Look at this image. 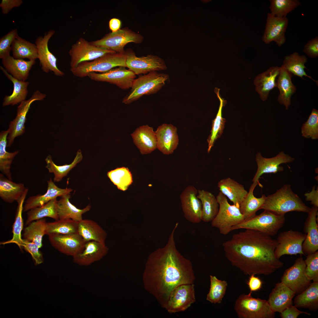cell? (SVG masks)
I'll return each instance as SVG.
<instances>
[{
  "instance_id": "cell-42",
  "label": "cell",
  "mask_w": 318,
  "mask_h": 318,
  "mask_svg": "<svg viewBox=\"0 0 318 318\" xmlns=\"http://www.w3.org/2000/svg\"><path fill=\"white\" fill-rule=\"evenodd\" d=\"M47 223L45 218L30 223L24 229L23 239L35 243L40 248L42 247L43 237L46 235Z\"/></svg>"
},
{
  "instance_id": "cell-49",
  "label": "cell",
  "mask_w": 318,
  "mask_h": 318,
  "mask_svg": "<svg viewBox=\"0 0 318 318\" xmlns=\"http://www.w3.org/2000/svg\"><path fill=\"white\" fill-rule=\"evenodd\" d=\"M210 285L206 300L213 304H220L225 295L228 284L226 281L218 279L216 276L210 275Z\"/></svg>"
},
{
  "instance_id": "cell-32",
  "label": "cell",
  "mask_w": 318,
  "mask_h": 318,
  "mask_svg": "<svg viewBox=\"0 0 318 318\" xmlns=\"http://www.w3.org/2000/svg\"><path fill=\"white\" fill-rule=\"evenodd\" d=\"M218 187L220 192L238 208L248 192L242 184L230 178L221 180Z\"/></svg>"
},
{
  "instance_id": "cell-29",
  "label": "cell",
  "mask_w": 318,
  "mask_h": 318,
  "mask_svg": "<svg viewBox=\"0 0 318 318\" xmlns=\"http://www.w3.org/2000/svg\"><path fill=\"white\" fill-rule=\"evenodd\" d=\"M293 75L282 65L276 82L279 94L278 97L279 103L283 105L286 110H288L291 103V97L296 90L295 86L292 83V78Z\"/></svg>"
},
{
  "instance_id": "cell-48",
  "label": "cell",
  "mask_w": 318,
  "mask_h": 318,
  "mask_svg": "<svg viewBox=\"0 0 318 318\" xmlns=\"http://www.w3.org/2000/svg\"><path fill=\"white\" fill-rule=\"evenodd\" d=\"M107 175L117 188L123 191L127 190L132 182V174L127 168H118L108 172Z\"/></svg>"
},
{
  "instance_id": "cell-53",
  "label": "cell",
  "mask_w": 318,
  "mask_h": 318,
  "mask_svg": "<svg viewBox=\"0 0 318 318\" xmlns=\"http://www.w3.org/2000/svg\"><path fill=\"white\" fill-rule=\"evenodd\" d=\"M306 272L309 278L313 282H318V251L307 255L304 260Z\"/></svg>"
},
{
  "instance_id": "cell-50",
  "label": "cell",
  "mask_w": 318,
  "mask_h": 318,
  "mask_svg": "<svg viewBox=\"0 0 318 318\" xmlns=\"http://www.w3.org/2000/svg\"><path fill=\"white\" fill-rule=\"evenodd\" d=\"M270 13L279 17H286L287 15L300 6L299 0H271Z\"/></svg>"
},
{
  "instance_id": "cell-38",
  "label": "cell",
  "mask_w": 318,
  "mask_h": 318,
  "mask_svg": "<svg viewBox=\"0 0 318 318\" xmlns=\"http://www.w3.org/2000/svg\"><path fill=\"white\" fill-rule=\"evenodd\" d=\"M296 307L315 311L318 308V282H313L294 300Z\"/></svg>"
},
{
  "instance_id": "cell-40",
  "label": "cell",
  "mask_w": 318,
  "mask_h": 318,
  "mask_svg": "<svg viewBox=\"0 0 318 318\" xmlns=\"http://www.w3.org/2000/svg\"><path fill=\"white\" fill-rule=\"evenodd\" d=\"M28 191V189L26 188L20 198L17 202L18 205L15 219L12 227V238L9 240L1 242V244L14 243L16 244L20 249L22 247L23 239L21 238V233L24 226L22 213L23 211L24 202Z\"/></svg>"
},
{
  "instance_id": "cell-35",
  "label": "cell",
  "mask_w": 318,
  "mask_h": 318,
  "mask_svg": "<svg viewBox=\"0 0 318 318\" xmlns=\"http://www.w3.org/2000/svg\"><path fill=\"white\" fill-rule=\"evenodd\" d=\"M0 68L4 75L12 82L13 85V92L10 95L6 96L5 97L2 103L3 106H13L20 103L25 100L28 93L27 88L29 84V82L15 79L2 66H0Z\"/></svg>"
},
{
  "instance_id": "cell-22",
  "label": "cell",
  "mask_w": 318,
  "mask_h": 318,
  "mask_svg": "<svg viewBox=\"0 0 318 318\" xmlns=\"http://www.w3.org/2000/svg\"><path fill=\"white\" fill-rule=\"evenodd\" d=\"M318 207L313 206L304 222V231L306 236L302 246L304 254L313 253L318 250Z\"/></svg>"
},
{
  "instance_id": "cell-43",
  "label": "cell",
  "mask_w": 318,
  "mask_h": 318,
  "mask_svg": "<svg viewBox=\"0 0 318 318\" xmlns=\"http://www.w3.org/2000/svg\"><path fill=\"white\" fill-rule=\"evenodd\" d=\"M13 57L16 59L27 58L35 60L38 58L37 49L35 44L32 43L19 36L11 45Z\"/></svg>"
},
{
  "instance_id": "cell-54",
  "label": "cell",
  "mask_w": 318,
  "mask_h": 318,
  "mask_svg": "<svg viewBox=\"0 0 318 318\" xmlns=\"http://www.w3.org/2000/svg\"><path fill=\"white\" fill-rule=\"evenodd\" d=\"M22 246L31 254L36 264H39L43 263L42 255L39 250L40 248L36 244L23 239Z\"/></svg>"
},
{
  "instance_id": "cell-20",
  "label": "cell",
  "mask_w": 318,
  "mask_h": 318,
  "mask_svg": "<svg viewBox=\"0 0 318 318\" xmlns=\"http://www.w3.org/2000/svg\"><path fill=\"white\" fill-rule=\"evenodd\" d=\"M50 244L57 250L73 257L82 249L85 241L78 233L48 236Z\"/></svg>"
},
{
  "instance_id": "cell-36",
  "label": "cell",
  "mask_w": 318,
  "mask_h": 318,
  "mask_svg": "<svg viewBox=\"0 0 318 318\" xmlns=\"http://www.w3.org/2000/svg\"><path fill=\"white\" fill-rule=\"evenodd\" d=\"M26 188L23 183H15L0 173V197L5 202L8 203L17 202Z\"/></svg>"
},
{
  "instance_id": "cell-56",
  "label": "cell",
  "mask_w": 318,
  "mask_h": 318,
  "mask_svg": "<svg viewBox=\"0 0 318 318\" xmlns=\"http://www.w3.org/2000/svg\"><path fill=\"white\" fill-rule=\"evenodd\" d=\"M303 314L308 315H311L307 312L299 310L297 307L292 305L281 313V316L282 318H297L299 315Z\"/></svg>"
},
{
  "instance_id": "cell-44",
  "label": "cell",
  "mask_w": 318,
  "mask_h": 318,
  "mask_svg": "<svg viewBox=\"0 0 318 318\" xmlns=\"http://www.w3.org/2000/svg\"><path fill=\"white\" fill-rule=\"evenodd\" d=\"M307 61V59L306 56L300 55L299 53L295 52L285 57L282 66L293 75L302 78L305 76L316 81L311 76L307 75L304 71V69L307 68L305 64Z\"/></svg>"
},
{
  "instance_id": "cell-17",
  "label": "cell",
  "mask_w": 318,
  "mask_h": 318,
  "mask_svg": "<svg viewBox=\"0 0 318 318\" xmlns=\"http://www.w3.org/2000/svg\"><path fill=\"white\" fill-rule=\"evenodd\" d=\"M197 193L196 188L190 185L184 189L180 196L184 216L187 220L194 223L202 221V204L197 197Z\"/></svg>"
},
{
  "instance_id": "cell-16",
  "label": "cell",
  "mask_w": 318,
  "mask_h": 318,
  "mask_svg": "<svg viewBox=\"0 0 318 318\" xmlns=\"http://www.w3.org/2000/svg\"><path fill=\"white\" fill-rule=\"evenodd\" d=\"M87 77L92 80L108 82L115 85L121 89L126 90L131 88L136 76L129 69L119 67L104 73L91 72Z\"/></svg>"
},
{
  "instance_id": "cell-51",
  "label": "cell",
  "mask_w": 318,
  "mask_h": 318,
  "mask_svg": "<svg viewBox=\"0 0 318 318\" xmlns=\"http://www.w3.org/2000/svg\"><path fill=\"white\" fill-rule=\"evenodd\" d=\"M302 136L305 138H318V110L313 108L307 121L301 128Z\"/></svg>"
},
{
  "instance_id": "cell-58",
  "label": "cell",
  "mask_w": 318,
  "mask_h": 318,
  "mask_svg": "<svg viewBox=\"0 0 318 318\" xmlns=\"http://www.w3.org/2000/svg\"><path fill=\"white\" fill-rule=\"evenodd\" d=\"M254 274L250 275L247 284L250 289L249 294H251L252 292H255L259 290L261 287L262 282L258 277L255 276Z\"/></svg>"
},
{
  "instance_id": "cell-39",
  "label": "cell",
  "mask_w": 318,
  "mask_h": 318,
  "mask_svg": "<svg viewBox=\"0 0 318 318\" xmlns=\"http://www.w3.org/2000/svg\"><path fill=\"white\" fill-rule=\"evenodd\" d=\"M220 90V89L216 87L214 90L217 97L219 99L220 103L216 116L215 119L212 120L211 134L207 139L208 153L210 152L212 147L213 146L216 140L220 138L222 134L226 121L225 119L222 117V111L223 107L226 105L227 101L221 97L219 92Z\"/></svg>"
},
{
  "instance_id": "cell-13",
  "label": "cell",
  "mask_w": 318,
  "mask_h": 318,
  "mask_svg": "<svg viewBox=\"0 0 318 318\" xmlns=\"http://www.w3.org/2000/svg\"><path fill=\"white\" fill-rule=\"evenodd\" d=\"M126 66L136 74L166 70V65L159 57L153 55L138 57L131 50L125 51Z\"/></svg>"
},
{
  "instance_id": "cell-41",
  "label": "cell",
  "mask_w": 318,
  "mask_h": 318,
  "mask_svg": "<svg viewBox=\"0 0 318 318\" xmlns=\"http://www.w3.org/2000/svg\"><path fill=\"white\" fill-rule=\"evenodd\" d=\"M8 134V130L2 131L0 133V171L7 178L12 180L11 164L14 157L19 153V151L16 150L13 152L6 151Z\"/></svg>"
},
{
  "instance_id": "cell-25",
  "label": "cell",
  "mask_w": 318,
  "mask_h": 318,
  "mask_svg": "<svg viewBox=\"0 0 318 318\" xmlns=\"http://www.w3.org/2000/svg\"><path fill=\"white\" fill-rule=\"evenodd\" d=\"M295 293L289 287L281 282L276 284L270 293L267 301L271 310L274 312L281 313L292 305V299Z\"/></svg>"
},
{
  "instance_id": "cell-15",
  "label": "cell",
  "mask_w": 318,
  "mask_h": 318,
  "mask_svg": "<svg viewBox=\"0 0 318 318\" xmlns=\"http://www.w3.org/2000/svg\"><path fill=\"white\" fill-rule=\"evenodd\" d=\"M196 301L194 284H182L171 292L165 309L170 313L184 311Z\"/></svg>"
},
{
  "instance_id": "cell-19",
  "label": "cell",
  "mask_w": 318,
  "mask_h": 318,
  "mask_svg": "<svg viewBox=\"0 0 318 318\" xmlns=\"http://www.w3.org/2000/svg\"><path fill=\"white\" fill-rule=\"evenodd\" d=\"M287 17H279L268 13L265 29L262 39L266 44L275 42L279 47L286 40L285 33L288 24Z\"/></svg>"
},
{
  "instance_id": "cell-46",
  "label": "cell",
  "mask_w": 318,
  "mask_h": 318,
  "mask_svg": "<svg viewBox=\"0 0 318 318\" xmlns=\"http://www.w3.org/2000/svg\"><path fill=\"white\" fill-rule=\"evenodd\" d=\"M82 158L81 151L79 150L77 151L74 159L71 164L57 165L52 160L51 155H49L45 159L47 165L45 167L49 173L54 174V181L59 182L67 176L69 172L82 160Z\"/></svg>"
},
{
  "instance_id": "cell-9",
  "label": "cell",
  "mask_w": 318,
  "mask_h": 318,
  "mask_svg": "<svg viewBox=\"0 0 318 318\" xmlns=\"http://www.w3.org/2000/svg\"><path fill=\"white\" fill-rule=\"evenodd\" d=\"M143 38L140 34L127 28L120 29L106 35L102 38L90 42L95 46L105 48L116 53L125 52V46L129 42L141 43Z\"/></svg>"
},
{
  "instance_id": "cell-18",
  "label": "cell",
  "mask_w": 318,
  "mask_h": 318,
  "mask_svg": "<svg viewBox=\"0 0 318 318\" xmlns=\"http://www.w3.org/2000/svg\"><path fill=\"white\" fill-rule=\"evenodd\" d=\"M55 31L50 30L46 32L43 37H38L35 42L37 49L38 58L42 70L46 73L50 71L58 76L64 75V72L57 67L56 57L50 52L48 47L49 41Z\"/></svg>"
},
{
  "instance_id": "cell-1",
  "label": "cell",
  "mask_w": 318,
  "mask_h": 318,
  "mask_svg": "<svg viewBox=\"0 0 318 318\" xmlns=\"http://www.w3.org/2000/svg\"><path fill=\"white\" fill-rule=\"evenodd\" d=\"M178 225L175 223L166 245L150 255L143 274L145 289L164 309L174 289L182 284H194L196 279L191 261L176 246L174 235Z\"/></svg>"
},
{
  "instance_id": "cell-33",
  "label": "cell",
  "mask_w": 318,
  "mask_h": 318,
  "mask_svg": "<svg viewBox=\"0 0 318 318\" xmlns=\"http://www.w3.org/2000/svg\"><path fill=\"white\" fill-rule=\"evenodd\" d=\"M57 203V207L59 219H71L79 222L83 219V214L89 211L91 208L90 205L82 209L77 208L69 201L70 194L64 195Z\"/></svg>"
},
{
  "instance_id": "cell-27",
  "label": "cell",
  "mask_w": 318,
  "mask_h": 318,
  "mask_svg": "<svg viewBox=\"0 0 318 318\" xmlns=\"http://www.w3.org/2000/svg\"><path fill=\"white\" fill-rule=\"evenodd\" d=\"M131 135L134 143L142 154L150 153L157 148L155 131L148 125L138 127Z\"/></svg>"
},
{
  "instance_id": "cell-26",
  "label": "cell",
  "mask_w": 318,
  "mask_h": 318,
  "mask_svg": "<svg viewBox=\"0 0 318 318\" xmlns=\"http://www.w3.org/2000/svg\"><path fill=\"white\" fill-rule=\"evenodd\" d=\"M46 192L43 195L38 194L31 196L25 201L23 211H28L31 209L41 206L51 200L67 194H70L72 189L67 188H61L57 186L52 178L47 181Z\"/></svg>"
},
{
  "instance_id": "cell-2",
  "label": "cell",
  "mask_w": 318,
  "mask_h": 318,
  "mask_svg": "<svg viewBox=\"0 0 318 318\" xmlns=\"http://www.w3.org/2000/svg\"><path fill=\"white\" fill-rule=\"evenodd\" d=\"M276 240L259 231L246 229L223 243L226 258L246 275L271 274L284 263L276 256Z\"/></svg>"
},
{
  "instance_id": "cell-11",
  "label": "cell",
  "mask_w": 318,
  "mask_h": 318,
  "mask_svg": "<svg viewBox=\"0 0 318 318\" xmlns=\"http://www.w3.org/2000/svg\"><path fill=\"white\" fill-rule=\"evenodd\" d=\"M306 264L302 256L297 258L294 264L285 270L281 278V282L297 294H299L311 284V280L306 272Z\"/></svg>"
},
{
  "instance_id": "cell-45",
  "label": "cell",
  "mask_w": 318,
  "mask_h": 318,
  "mask_svg": "<svg viewBox=\"0 0 318 318\" xmlns=\"http://www.w3.org/2000/svg\"><path fill=\"white\" fill-rule=\"evenodd\" d=\"M57 198L54 199L44 205L28 211L25 225L46 217L52 218L55 220L59 219L58 216Z\"/></svg>"
},
{
  "instance_id": "cell-60",
  "label": "cell",
  "mask_w": 318,
  "mask_h": 318,
  "mask_svg": "<svg viewBox=\"0 0 318 318\" xmlns=\"http://www.w3.org/2000/svg\"><path fill=\"white\" fill-rule=\"evenodd\" d=\"M121 25V21L119 19L113 18L109 22V27L112 32H115L120 29Z\"/></svg>"
},
{
  "instance_id": "cell-34",
  "label": "cell",
  "mask_w": 318,
  "mask_h": 318,
  "mask_svg": "<svg viewBox=\"0 0 318 318\" xmlns=\"http://www.w3.org/2000/svg\"><path fill=\"white\" fill-rule=\"evenodd\" d=\"M77 233L86 242L95 241L105 244L106 232L92 220L82 219L79 222Z\"/></svg>"
},
{
  "instance_id": "cell-8",
  "label": "cell",
  "mask_w": 318,
  "mask_h": 318,
  "mask_svg": "<svg viewBox=\"0 0 318 318\" xmlns=\"http://www.w3.org/2000/svg\"><path fill=\"white\" fill-rule=\"evenodd\" d=\"M234 309L240 318H274L275 313L267 301L252 297L251 294H242L236 300Z\"/></svg>"
},
{
  "instance_id": "cell-7",
  "label": "cell",
  "mask_w": 318,
  "mask_h": 318,
  "mask_svg": "<svg viewBox=\"0 0 318 318\" xmlns=\"http://www.w3.org/2000/svg\"><path fill=\"white\" fill-rule=\"evenodd\" d=\"M285 221L284 215L264 210L260 214L232 227L231 230L252 229L272 236L277 234L283 226Z\"/></svg>"
},
{
  "instance_id": "cell-6",
  "label": "cell",
  "mask_w": 318,
  "mask_h": 318,
  "mask_svg": "<svg viewBox=\"0 0 318 318\" xmlns=\"http://www.w3.org/2000/svg\"><path fill=\"white\" fill-rule=\"evenodd\" d=\"M219 205L216 216L211 221L212 227L217 228L220 233L226 235L231 231L232 227L244 221L239 208L231 205L227 197L220 192L216 197Z\"/></svg>"
},
{
  "instance_id": "cell-57",
  "label": "cell",
  "mask_w": 318,
  "mask_h": 318,
  "mask_svg": "<svg viewBox=\"0 0 318 318\" xmlns=\"http://www.w3.org/2000/svg\"><path fill=\"white\" fill-rule=\"evenodd\" d=\"M21 0H2L0 4L2 13L6 14L14 8L19 7L22 4Z\"/></svg>"
},
{
  "instance_id": "cell-21",
  "label": "cell",
  "mask_w": 318,
  "mask_h": 318,
  "mask_svg": "<svg viewBox=\"0 0 318 318\" xmlns=\"http://www.w3.org/2000/svg\"><path fill=\"white\" fill-rule=\"evenodd\" d=\"M294 160V158L281 151L275 156L271 158H265L260 153H258L256 157L257 164L256 172L252 179V182L259 181L260 176L264 173H276L284 170V168L279 165L282 163H292Z\"/></svg>"
},
{
  "instance_id": "cell-52",
  "label": "cell",
  "mask_w": 318,
  "mask_h": 318,
  "mask_svg": "<svg viewBox=\"0 0 318 318\" xmlns=\"http://www.w3.org/2000/svg\"><path fill=\"white\" fill-rule=\"evenodd\" d=\"M19 36L17 30L14 29L0 39V59H3L10 55L12 44Z\"/></svg>"
},
{
  "instance_id": "cell-4",
  "label": "cell",
  "mask_w": 318,
  "mask_h": 318,
  "mask_svg": "<svg viewBox=\"0 0 318 318\" xmlns=\"http://www.w3.org/2000/svg\"><path fill=\"white\" fill-rule=\"evenodd\" d=\"M169 77L167 74L154 71L135 79L130 92L123 99L122 103L129 104L143 95L156 93L164 85Z\"/></svg>"
},
{
  "instance_id": "cell-12",
  "label": "cell",
  "mask_w": 318,
  "mask_h": 318,
  "mask_svg": "<svg viewBox=\"0 0 318 318\" xmlns=\"http://www.w3.org/2000/svg\"><path fill=\"white\" fill-rule=\"evenodd\" d=\"M45 94L39 90L35 91L30 99L21 102L17 107L16 115L15 118L11 121L7 129L8 134L7 137V147L11 146L15 138L21 135L25 132V124L26 116L31 104L37 100H42L46 97Z\"/></svg>"
},
{
  "instance_id": "cell-24",
  "label": "cell",
  "mask_w": 318,
  "mask_h": 318,
  "mask_svg": "<svg viewBox=\"0 0 318 318\" xmlns=\"http://www.w3.org/2000/svg\"><path fill=\"white\" fill-rule=\"evenodd\" d=\"M177 130L172 124H163L155 131L157 148L163 154H171L176 149L179 141Z\"/></svg>"
},
{
  "instance_id": "cell-5",
  "label": "cell",
  "mask_w": 318,
  "mask_h": 318,
  "mask_svg": "<svg viewBox=\"0 0 318 318\" xmlns=\"http://www.w3.org/2000/svg\"><path fill=\"white\" fill-rule=\"evenodd\" d=\"M126 58L125 51L122 53H109L93 61L82 63L70 70L74 75L84 77L91 72L102 73L117 67H126Z\"/></svg>"
},
{
  "instance_id": "cell-31",
  "label": "cell",
  "mask_w": 318,
  "mask_h": 318,
  "mask_svg": "<svg viewBox=\"0 0 318 318\" xmlns=\"http://www.w3.org/2000/svg\"><path fill=\"white\" fill-rule=\"evenodd\" d=\"M257 185L261 187L262 186L259 181L253 182L246 196L243 200L239 207L243 215L244 221L249 220L255 216L256 212L261 209L266 197L264 195L260 198H256L254 195V190Z\"/></svg>"
},
{
  "instance_id": "cell-14",
  "label": "cell",
  "mask_w": 318,
  "mask_h": 318,
  "mask_svg": "<svg viewBox=\"0 0 318 318\" xmlns=\"http://www.w3.org/2000/svg\"><path fill=\"white\" fill-rule=\"evenodd\" d=\"M305 233L290 230L280 233L276 240L278 243L275 254L278 259L284 255L304 254L302 244L306 237Z\"/></svg>"
},
{
  "instance_id": "cell-47",
  "label": "cell",
  "mask_w": 318,
  "mask_h": 318,
  "mask_svg": "<svg viewBox=\"0 0 318 318\" xmlns=\"http://www.w3.org/2000/svg\"><path fill=\"white\" fill-rule=\"evenodd\" d=\"M78 224V222L71 219H59L47 223L46 235L77 233Z\"/></svg>"
},
{
  "instance_id": "cell-59",
  "label": "cell",
  "mask_w": 318,
  "mask_h": 318,
  "mask_svg": "<svg viewBox=\"0 0 318 318\" xmlns=\"http://www.w3.org/2000/svg\"><path fill=\"white\" fill-rule=\"evenodd\" d=\"M306 197V200L310 201V203L313 206L318 207V187L315 189V185L314 186L312 191L306 193L304 194Z\"/></svg>"
},
{
  "instance_id": "cell-10",
  "label": "cell",
  "mask_w": 318,
  "mask_h": 318,
  "mask_svg": "<svg viewBox=\"0 0 318 318\" xmlns=\"http://www.w3.org/2000/svg\"><path fill=\"white\" fill-rule=\"evenodd\" d=\"M116 52L92 44L80 38L71 47L69 53L71 57L70 68L76 67L84 62L93 61L105 54Z\"/></svg>"
},
{
  "instance_id": "cell-30",
  "label": "cell",
  "mask_w": 318,
  "mask_h": 318,
  "mask_svg": "<svg viewBox=\"0 0 318 318\" xmlns=\"http://www.w3.org/2000/svg\"><path fill=\"white\" fill-rule=\"evenodd\" d=\"M2 62L4 68L13 77L19 80L26 81L35 61L16 59L10 55L2 59Z\"/></svg>"
},
{
  "instance_id": "cell-37",
  "label": "cell",
  "mask_w": 318,
  "mask_h": 318,
  "mask_svg": "<svg viewBox=\"0 0 318 318\" xmlns=\"http://www.w3.org/2000/svg\"><path fill=\"white\" fill-rule=\"evenodd\" d=\"M197 198L202 206V221H211L217 214L219 205L216 198L211 193L203 190H198Z\"/></svg>"
},
{
  "instance_id": "cell-55",
  "label": "cell",
  "mask_w": 318,
  "mask_h": 318,
  "mask_svg": "<svg viewBox=\"0 0 318 318\" xmlns=\"http://www.w3.org/2000/svg\"><path fill=\"white\" fill-rule=\"evenodd\" d=\"M303 52L312 58L318 56V37L316 36L308 41L304 46Z\"/></svg>"
},
{
  "instance_id": "cell-23",
  "label": "cell",
  "mask_w": 318,
  "mask_h": 318,
  "mask_svg": "<svg viewBox=\"0 0 318 318\" xmlns=\"http://www.w3.org/2000/svg\"><path fill=\"white\" fill-rule=\"evenodd\" d=\"M108 251L105 244L95 241L86 242L82 249L73 257V261L81 266H89L101 259Z\"/></svg>"
},
{
  "instance_id": "cell-28",
  "label": "cell",
  "mask_w": 318,
  "mask_h": 318,
  "mask_svg": "<svg viewBox=\"0 0 318 318\" xmlns=\"http://www.w3.org/2000/svg\"><path fill=\"white\" fill-rule=\"evenodd\" d=\"M279 71L280 67H271L255 78L254 83L255 90L262 101L267 100L270 91L275 87H277L276 79Z\"/></svg>"
},
{
  "instance_id": "cell-3",
  "label": "cell",
  "mask_w": 318,
  "mask_h": 318,
  "mask_svg": "<svg viewBox=\"0 0 318 318\" xmlns=\"http://www.w3.org/2000/svg\"><path fill=\"white\" fill-rule=\"evenodd\" d=\"M261 209L284 215L293 211L308 213L311 208L293 191L290 185L286 184L274 193L266 196Z\"/></svg>"
}]
</instances>
